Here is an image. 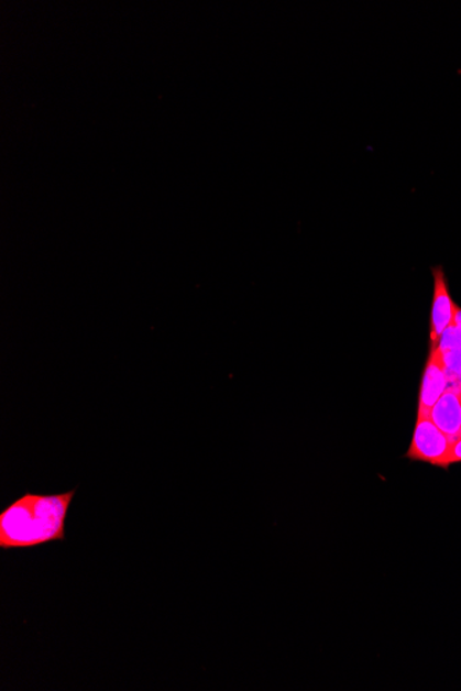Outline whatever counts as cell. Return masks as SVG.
<instances>
[{"mask_svg": "<svg viewBox=\"0 0 461 691\" xmlns=\"http://www.w3.org/2000/svg\"><path fill=\"white\" fill-rule=\"evenodd\" d=\"M76 490L62 494L26 492L0 513V549H30L65 541V522Z\"/></svg>", "mask_w": 461, "mask_h": 691, "instance_id": "cell-1", "label": "cell"}, {"mask_svg": "<svg viewBox=\"0 0 461 691\" xmlns=\"http://www.w3.org/2000/svg\"><path fill=\"white\" fill-rule=\"evenodd\" d=\"M450 450L452 440L433 424L431 417L417 416L414 439L406 457L448 470Z\"/></svg>", "mask_w": 461, "mask_h": 691, "instance_id": "cell-2", "label": "cell"}, {"mask_svg": "<svg viewBox=\"0 0 461 691\" xmlns=\"http://www.w3.org/2000/svg\"><path fill=\"white\" fill-rule=\"evenodd\" d=\"M433 298H432V314H431V346L430 350H436L439 347V341L444 333V330L450 325L454 323L455 309L458 304L453 303L450 297L447 275L442 266H433Z\"/></svg>", "mask_w": 461, "mask_h": 691, "instance_id": "cell-3", "label": "cell"}, {"mask_svg": "<svg viewBox=\"0 0 461 691\" xmlns=\"http://www.w3.org/2000/svg\"><path fill=\"white\" fill-rule=\"evenodd\" d=\"M448 386L447 368H444L442 352L438 347L436 350H430V355L427 359L417 416L430 417L433 405L441 398Z\"/></svg>", "mask_w": 461, "mask_h": 691, "instance_id": "cell-4", "label": "cell"}, {"mask_svg": "<svg viewBox=\"0 0 461 691\" xmlns=\"http://www.w3.org/2000/svg\"><path fill=\"white\" fill-rule=\"evenodd\" d=\"M430 417L452 442L461 438V390L448 386L433 405Z\"/></svg>", "mask_w": 461, "mask_h": 691, "instance_id": "cell-5", "label": "cell"}, {"mask_svg": "<svg viewBox=\"0 0 461 691\" xmlns=\"http://www.w3.org/2000/svg\"><path fill=\"white\" fill-rule=\"evenodd\" d=\"M449 386L461 390V330L458 325H450L439 341Z\"/></svg>", "mask_w": 461, "mask_h": 691, "instance_id": "cell-6", "label": "cell"}, {"mask_svg": "<svg viewBox=\"0 0 461 691\" xmlns=\"http://www.w3.org/2000/svg\"><path fill=\"white\" fill-rule=\"evenodd\" d=\"M458 462H461V438L455 439L454 442H452V450H450L449 456V467L458 464Z\"/></svg>", "mask_w": 461, "mask_h": 691, "instance_id": "cell-7", "label": "cell"}, {"mask_svg": "<svg viewBox=\"0 0 461 691\" xmlns=\"http://www.w3.org/2000/svg\"><path fill=\"white\" fill-rule=\"evenodd\" d=\"M454 323L458 325V328L461 330V308L460 307L455 309Z\"/></svg>", "mask_w": 461, "mask_h": 691, "instance_id": "cell-8", "label": "cell"}]
</instances>
